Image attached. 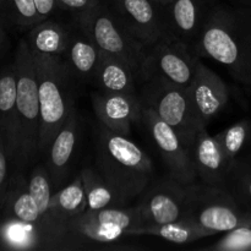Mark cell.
Masks as SVG:
<instances>
[{
	"label": "cell",
	"instance_id": "cell-1",
	"mask_svg": "<svg viewBox=\"0 0 251 251\" xmlns=\"http://www.w3.org/2000/svg\"><path fill=\"white\" fill-rule=\"evenodd\" d=\"M194 53L225 66L251 93V10L245 6L208 10Z\"/></svg>",
	"mask_w": 251,
	"mask_h": 251
},
{
	"label": "cell",
	"instance_id": "cell-2",
	"mask_svg": "<svg viewBox=\"0 0 251 251\" xmlns=\"http://www.w3.org/2000/svg\"><path fill=\"white\" fill-rule=\"evenodd\" d=\"M95 162L97 171L126 206L154 179L149 154L129 137L103 124L96 132Z\"/></svg>",
	"mask_w": 251,
	"mask_h": 251
},
{
	"label": "cell",
	"instance_id": "cell-3",
	"mask_svg": "<svg viewBox=\"0 0 251 251\" xmlns=\"http://www.w3.org/2000/svg\"><path fill=\"white\" fill-rule=\"evenodd\" d=\"M32 54L36 65L41 104L39 156H44L76 104L71 91V81L75 78L63 55Z\"/></svg>",
	"mask_w": 251,
	"mask_h": 251
},
{
	"label": "cell",
	"instance_id": "cell-4",
	"mask_svg": "<svg viewBox=\"0 0 251 251\" xmlns=\"http://www.w3.org/2000/svg\"><path fill=\"white\" fill-rule=\"evenodd\" d=\"M17 80V157L15 171H24L39 157L41 104L33 54L26 38L17 44L14 55Z\"/></svg>",
	"mask_w": 251,
	"mask_h": 251
},
{
	"label": "cell",
	"instance_id": "cell-5",
	"mask_svg": "<svg viewBox=\"0 0 251 251\" xmlns=\"http://www.w3.org/2000/svg\"><path fill=\"white\" fill-rule=\"evenodd\" d=\"M75 22L90 34L102 53L125 61L137 81H141L149 46L127 31L110 2L98 0L90 10L76 15Z\"/></svg>",
	"mask_w": 251,
	"mask_h": 251
},
{
	"label": "cell",
	"instance_id": "cell-6",
	"mask_svg": "<svg viewBox=\"0 0 251 251\" xmlns=\"http://www.w3.org/2000/svg\"><path fill=\"white\" fill-rule=\"evenodd\" d=\"M185 220L201 229L217 234L251 227V208L230 190L205 183L186 184Z\"/></svg>",
	"mask_w": 251,
	"mask_h": 251
},
{
	"label": "cell",
	"instance_id": "cell-7",
	"mask_svg": "<svg viewBox=\"0 0 251 251\" xmlns=\"http://www.w3.org/2000/svg\"><path fill=\"white\" fill-rule=\"evenodd\" d=\"M142 105L149 107L176 130L181 142L191 150L200 132L206 127L189 96L188 88L178 87L161 78H149L139 91Z\"/></svg>",
	"mask_w": 251,
	"mask_h": 251
},
{
	"label": "cell",
	"instance_id": "cell-8",
	"mask_svg": "<svg viewBox=\"0 0 251 251\" xmlns=\"http://www.w3.org/2000/svg\"><path fill=\"white\" fill-rule=\"evenodd\" d=\"M198 60L199 56L184 42L168 34L149 46L141 81L156 77L188 88L195 75Z\"/></svg>",
	"mask_w": 251,
	"mask_h": 251
},
{
	"label": "cell",
	"instance_id": "cell-9",
	"mask_svg": "<svg viewBox=\"0 0 251 251\" xmlns=\"http://www.w3.org/2000/svg\"><path fill=\"white\" fill-rule=\"evenodd\" d=\"M141 124L158 150L168 176L185 185L198 180L190 150L181 142L176 130L162 120L151 108L145 105L142 107Z\"/></svg>",
	"mask_w": 251,
	"mask_h": 251
},
{
	"label": "cell",
	"instance_id": "cell-10",
	"mask_svg": "<svg viewBox=\"0 0 251 251\" xmlns=\"http://www.w3.org/2000/svg\"><path fill=\"white\" fill-rule=\"evenodd\" d=\"M136 207L145 226L164 225L185 220V184L179 183L169 176L157 180L153 179L139 196Z\"/></svg>",
	"mask_w": 251,
	"mask_h": 251
},
{
	"label": "cell",
	"instance_id": "cell-11",
	"mask_svg": "<svg viewBox=\"0 0 251 251\" xmlns=\"http://www.w3.org/2000/svg\"><path fill=\"white\" fill-rule=\"evenodd\" d=\"M110 4L127 31L147 46L172 34L167 11L153 0H110Z\"/></svg>",
	"mask_w": 251,
	"mask_h": 251
},
{
	"label": "cell",
	"instance_id": "cell-12",
	"mask_svg": "<svg viewBox=\"0 0 251 251\" xmlns=\"http://www.w3.org/2000/svg\"><path fill=\"white\" fill-rule=\"evenodd\" d=\"M92 107L100 124L112 131L129 136L134 124H141L142 102L140 96L92 92Z\"/></svg>",
	"mask_w": 251,
	"mask_h": 251
},
{
	"label": "cell",
	"instance_id": "cell-13",
	"mask_svg": "<svg viewBox=\"0 0 251 251\" xmlns=\"http://www.w3.org/2000/svg\"><path fill=\"white\" fill-rule=\"evenodd\" d=\"M78 115L76 104L71 109L65 124L61 127L46 152V166L50 176L54 191L64 186L70 176L73 159L77 149Z\"/></svg>",
	"mask_w": 251,
	"mask_h": 251
},
{
	"label": "cell",
	"instance_id": "cell-14",
	"mask_svg": "<svg viewBox=\"0 0 251 251\" xmlns=\"http://www.w3.org/2000/svg\"><path fill=\"white\" fill-rule=\"evenodd\" d=\"M198 178L202 183L229 190L232 168L215 136L203 129L190 150Z\"/></svg>",
	"mask_w": 251,
	"mask_h": 251
},
{
	"label": "cell",
	"instance_id": "cell-15",
	"mask_svg": "<svg viewBox=\"0 0 251 251\" xmlns=\"http://www.w3.org/2000/svg\"><path fill=\"white\" fill-rule=\"evenodd\" d=\"M188 92L206 124L226 107L229 98V91L225 81L207 68L201 58L196 63L195 75Z\"/></svg>",
	"mask_w": 251,
	"mask_h": 251
},
{
	"label": "cell",
	"instance_id": "cell-16",
	"mask_svg": "<svg viewBox=\"0 0 251 251\" xmlns=\"http://www.w3.org/2000/svg\"><path fill=\"white\" fill-rule=\"evenodd\" d=\"M63 56L76 81L93 82L102 51L90 34L76 22L71 27L70 41Z\"/></svg>",
	"mask_w": 251,
	"mask_h": 251
},
{
	"label": "cell",
	"instance_id": "cell-17",
	"mask_svg": "<svg viewBox=\"0 0 251 251\" xmlns=\"http://www.w3.org/2000/svg\"><path fill=\"white\" fill-rule=\"evenodd\" d=\"M17 80L14 60L0 69V135L6 145L12 168L17 157Z\"/></svg>",
	"mask_w": 251,
	"mask_h": 251
},
{
	"label": "cell",
	"instance_id": "cell-18",
	"mask_svg": "<svg viewBox=\"0 0 251 251\" xmlns=\"http://www.w3.org/2000/svg\"><path fill=\"white\" fill-rule=\"evenodd\" d=\"M1 212L4 218H15L21 222L37 226L43 235L44 251H47L43 233V217L39 213L38 206L29 193L28 180L22 174V171H15L12 173Z\"/></svg>",
	"mask_w": 251,
	"mask_h": 251
},
{
	"label": "cell",
	"instance_id": "cell-19",
	"mask_svg": "<svg viewBox=\"0 0 251 251\" xmlns=\"http://www.w3.org/2000/svg\"><path fill=\"white\" fill-rule=\"evenodd\" d=\"M205 16L200 0H173L167 7L169 31L193 51Z\"/></svg>",
	"mask_w": 251,
	"mask_h": 251
},
{
	"label": "cell",
	"instance_id": "cell-20",
	"mask_svg": "<svg viewBox=\"0 0 251 251\" xmlns=\"http://www.w3.org/2000/svg\"><path fill=\"white\" fill-rule=\"evenodd\" d=\"M137 78L134 71L125 61L102 53L93 83L100 91L108 93L140 96Z\"/></svg>",
	"mask_w": 251,
	"mask_h": 251
},
{
	"label": "cell",
	"instance_id": "cell-21",
	"mask_svg": "<svg viewBox=\"0 0 251 251\" xmlns=\"http://www.w3.org/2000/svg\"><path fill=\"white\" fill-rule=\"evenodd\" d=\"M71 36V27L47 19L31 27L26 42L32 53L64 55Z\"/></svg>",
	"mask_w": 251,
	"mask_h": 251
},
{
	"label": "cell",
	"instance_id": "cell-22",
	"mask_svg": "<svg viewBox=\"0 0 251 251\" xmlns=\"http://www.w3.org/2000/svg\"><path fill=\"white\" fill-rule=\"evenodd\" d=\"M87 210L85 189L80 173L59 190L54 191L50 199L49 212L60 223L66 225L70 218Z\"/></svg>",
	"mask_w": 251,
	"mask_h": 251
},
{
	"label": "cell",
	"instance_id": "cell-23",
	"mask_svg": "<svg viewBox=\"0 0 251 251\" xmlns=\"http://www.w3.org/2000/svg\"><path fill=\"white\" fill-rule=\"evenodd\" d=\"M0 247L14 250H44L43 235L37 226L15 218H2Z\"/></svg>",
	"mask_w": 251,
	"mask_h": 251
},
{
	"label": "cell",
	"instance_id": "cell-24",
	"mask_svg": "<svg viewBox=\"0 0 251 251\" xmlns=\"http://www.w3.org/2000/svg\"><path fill=\"white\" fill-rule=\"evenodd\" d=\"M80 176L87 200V210H102V208L126 206L96 167H85L81 169Z\"/></svg>",
	"mask_w": 251,
	"mask_h": 251
},
{
	"label": "cell",
	"instance_id": "cell-25",
	"mask_svg": "<svg viewBox=\"0 0 251 251\" xmlns=\"http://www.w3.org/2000/svg\"><path fill=\"white\" fill-rule=\"evenodd\" d=\"M130 235H153L174 244H188L212 234L201 229L189 221L183 220L179 222L164 223V225L145 226L139 229L132 230Z\"/></svg>",
	"mask_w": 251,
	"mask_h": 251
},
{
	"label": "cell",
	"instance_id": "cell-26",
	"mask_svg": "<svg viewBox=\"0 0 251 251\" xmlns=\"http://www.w3.org/2000/svg\"><path fill=\"white\" fill-rule=\"evenodd\" d=\"M215 139L217 140L228 164L233 169L235 162L239 159V156L250 142L251 122L248 119L237 122L228 129L215 135Z\"/></svg>",
	"mask_w": 251,
	"mask_h": 251
},
{
	"label": "cell",
	"instance_id": "cell-27",
	"mask_svg": "<svg viewBox=\"0 0 251 251\" xmlns=\"http://www.w3.org/2000/svg\"><path fill=\"white\" fill-rule=\"evenodd\" d=\"M27 180H28V190L38 206L39 213L42 217L46 218L49 215V205L53 195L50 176L46 163H37L29 172Z\"/></svg>",
	"mask_w": 251,
	"mask_h": 251
},
{
	"label": "cell",
	"instance_id": "cell-28",
	"mask_svg": "<svg viewBox=\"0 0 251 251\" xmlns=\"http://www.w3.org/2000/svg\"><path fill=\"white\" fill-rule=\"evenodd\" d=\"M1 14L7 22L21 28L33 27L42 21L34 0H4Z\"/></svg>",
	"mask_w": 251,
	"mask_h": 251
},
{
	"label": "cell",
	"instance_id": "cell-29",
	"mask_svg": "<svg viewBox=\"0 0 251 251\" xmlns=\"http://www.w3.org/2000/svg\"><path fill=\"white\" fill-rule=\"evenodd\" d=\"M230 185L234 186V195L243 205L251 206V158L247 161L238 159L230 173ZM229 185V186H230Z\"/></svg>",
	"mask_w": 251,
	"mask_h": 251
},
{
	"label": "cell",
	"instance_id": "cell-30",
	"mask_svg": "<svg viewBox=\"0 0 251 251\" xmlns=\"http://www.w3.org/2000/svg\"><path fill=\"white\" fill-rule=\"evenodd\" d=\"M212 251H248L251 250V227H240L227 232L217 243L205 248Z\"/></svg>",
	"mask_w": 251,
	"mask_h": 251
},
{
	"label": "cell",
	"instance_id": "cell-31",
	"mask_svg": "<svg viewBox=\"0 0 251 251\" xmlns=\"http://www.w3.org/2000/svg\"><path fill=\"white\" fill-rule=\"evenodd\" d=\"M10 167H12L11 159H10L9 153H7L4 139L0 135V211H1L2 205H4L7 189H9V184L12 176Z\"/></svg>",
	"mask_w": 251,
	"mask_h": 251
},
{
	"label": "cell",
	"instance_id": "cell-32",
	"mask_svg": "<svg viewBox=\"0 0 251 251\" xmlns=\"http://www.w3.org/2000/svg\"><path fill=\"white\" fill-rule=\"evenodd\" d=\"M56 1L60 9L71 11L76 16L90 10L93 5L97 4L98 0H56Z\"/></svg>",
	"mask_w": 251,
	"mask_h": 251
},
{
	"label": "cell",
	"instance_id": "cell-33",
	"mask_svg": "<svg viewBox=\"0 0 251 251\" xmlns=\"http://www.w3.org/2000/svg\"><path fill=\"white\" fill-rule=\"evenodd\" d=\"M34 2L42 21L49 19L56 11V9H59L56 0H34Z\"/></svg>",
	"mask_w": 251,
	"mask_h": 251
},
{
	"label": "cell",
	"instance_id": "cell-34",
	"mask_svg": "<svg viewBox=\"0 0 251 251\" xmlns=\"http://www.w3.org/2000/svg\"><path fill=\"white\" fill-rule=\"evenodd\" d=\"M7 21L5 17L0 14V59L5 55L7 48H9V38H7L6 29H5V25Z\"/></svg>",
	"mask_w": 251,
	"mask_h": 251
},
{
	"label": "cell",
	"instance_id": "cell-35",
	"mask_svg": "<svg viewBox=\"0 0 251 251\" xmlns=\"http://www.w3.org/2000/svg\"><path fill=\"white\" fill-rule=\"evenodd\" d=\"M153 1L156 2V4L158 5V6L161 7V9L166 10V11H167V7L169 6V4H171V2L173 1V0H153Z\"/></svg>",
	"mask_w": 251,
	"mask_h": 251
},
{
	"label": "cell",
	"instance_id": "cell-36",
	"mask_svg": "<svg viewBox=\"0 0 251 251\" xmlns=\"http://www.w3.org/2000/svg\"><path fill=\"white\" fill-rule=\"evenodd\" d=\"M240 2H242L243 6L248 7V9L251 10V0H240Z\"/></svg>",
	"mask_w": 251,
	"mask_h": 251
},
{
	"label": "cell",
	"instance_id": "cell-37",
	"mask_svg": "<svg viewBox=\"0 0 251 251\" xmlns=\"http://www.w3.org/2000/svg\"><path fill=\"white\" fill-rule=\"evenodd\" d=\"M2 2H4V0H0V14H1V9H2Z\"/></svg>",
	"mask_w": 251,
	"mask_h": 251
},
{
	"label": "cell",
	"instance_id": "cell-38",
	"mask_svg": "<svg viewBox=\"0 0 251 251\" xmlns=\"http://www.w3.org/2000/svg\"><path fill=\"white\" fill-rule=\"evenodd\" d=\"M0 212H1V211H0ZM1 222H2V218H1V216H0V226H1Z\"/></svg>",
	"mask_w": 251,
	"mask_h": 251
},
{
	"label": "cell",
	"instance_id": "cell-39",
	"mask_svg": "<svg viewBox=\"0 0 251 251\" xmlns=\"http://www.w3.org/2000/svg\"><path fill=\"white\" fill-rule=\"evenodd\" d=\"M1 15H2V14H1Z\"/></svg>",
	"mask_w": 251,
	"mask_h": 251
}]
</instances>
